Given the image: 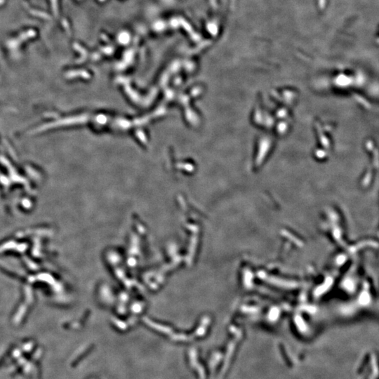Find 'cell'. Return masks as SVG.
<instances>
[{
    "instance_id": "obj_1",
    "label": "cell",
    "mask_w": 379,
    "mask_h": 379,
    "mask_svg": "<svg viewBox=\"0 0 379 379\" xmlns=\"http://www.w3.org/2000/svg\"><path fill=\"white\" fill-rule=\"evenodd\" d=\"M30 13H32L33 15H35V16H41V17H42V18H48V17H49V16H48V15L46 14V13H41V12L36 11H30Z\"/></svg>"
}]
</instances>
